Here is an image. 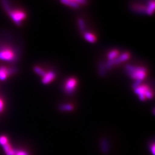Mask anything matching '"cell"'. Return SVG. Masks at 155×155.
<instances>
[{"label":"cell","instance_id":"52a82bcc","mask_svg":"<svg viewBox=\"0 0 155 155\" xmlns=\"http://www.w3.org/2000/svg\"><path fill=\"white\" fill-rule=\"evenodd\" d=\"M56 77V73L54 71H50L46 72L45 76L42 78L41 82L44 84H48L52 82Z\"/></svg>","mask_w":155,"mask_h":155},{"label":"cell","instance_id":"9a60e30c","mask_svg":"<svg viewBox=\"0 0 155 155\" xmlns=\"http://www.w3.org/2000/svg\"><path fill=\"white\" fill-rule=\"evenodd\" d=\"M33 70L34 72L41 77H43L45 76V73H46V71H45L43 68H40L39 66L34 67Z\"/></svg>","mask_w":155,"mask_h":155},{"label":"cell","instance_id":"ac0fdd59","mask_svg":"<svg viewBox=\"0 0 155 155\" xmlns=\"http://www.w3.org/2000/svg\"><path fill=\"white\" fill-rule=\"evenodd\" d=\"M141 84H142V81H135L132 84V88L133 89H135L137 87L140 86Z\"/></svg>","mask_w":155,"mask_h":155},{"label":"cell","instance_id":"e0dca14e","mask_svg":"<svg viewBox=\"0 0 155 155\" xmlns=\"http://www.w3.org/2000/svg\"><path fill=\"white\" fill-rule=\"evenodd\" d=\"M1 4H2V5L3 6L4 9L7 13L11 10V5H10V4H9V2L8 1H6V0L2 1H1Z\"/></svg>","mask_w":155,"mask_h":155},{"label":"cell","instance_id":"5b68a950","mask_svg":"<svg viewBox=\"0 0 155 155\" xmlns=\"http://www.w3.org/2000/svg\"><path fill=\"white\" fill-rule=\"evenodd\" d=\"M0 60L12 62L16 60V55L12 50L4 48L0 50Z\"/></svg>","mask_w":155,"mask_h":155},{"label":"cell","instance_id":"7c38bea8","mask_svg":"<svg viewBox=\"0 0 155 155\" xmlns=\"http://www.w3.org/2000/svg\"><path fill=\"white\" fill-rule=\"evenodd\" d=\"M59 109L62 111H72L74 107L70 104H62L59 106Z\"/></svg>","mask_w":155,"mask_h":155},{"label":"cell","instance_id":"8fae6325","mask_svg":"<svg viewBox=\"0 0 155 155\" xmlns=\"http://www.w3.org/2000/svg\"><path fill=\"white\" fill-rule=\"evenodd\" d=\"M155 3L154 1H149L148 4L146 8L145 13L148 15H152L155 11Z\"/></svg>","mask_w":155,"mask_h":155},{"label":"cell","instance_id":"9c48e42d","mask_svg":"<svg viewBox=\"0 0 155 155\" xmlns=\"http://www.w3.org/2000/svg\"><path fill=\"white\" fill-rule=\"evenodd\" d=\"M61 2L64 5L68 6L72 8L77 9L79 8L80 5L77 3L76 0H62L61 1Z\"/></svg>","mask_w":155,"mask_h":155},{"label":"cell","instance_id":"2e32d148","mask_svg":"<svg viewBox=\"0 0 155 155\" xmlns=\"http://www.w3.org/2000/svg\"><path fill=\"white\" fill-rule=\"evenodd\" d=\"M78 27L80 29V31L84 33L85 32V29H86V24L85 22L83 20L82 18H79L78 20Z\"/></svg>","mask_w":155,"mask_h":155},{"label":"cell","instance_id":"8992f818","mask_svg":"<svg viewBox=\"0 0 155 155\" xmlns=\"http://www.w3.org/2000/svg\"><path fill=\"white\" fill-rule=\"evenodd\" d=\"M77 86V80L74 78H69L67 79L64 86V90L68 95H71L75 91Z\"/></svg>","mask_w":155,"mask_h":155},{"label":"cell","instance_id":"4fadbf2b","mask_svg":"<svg viewBox=\"0 0 155 155\" xmlns=\"http://www.w3.org/2000/svg\"><path fill=\"white\" fill-rule=\"evenodd\" d=\"M107 69L106 67L105 63L104 62H100L98 66V72L101 77H105L106 75Z\"/></svg>","mask_w":155,"mask_h":155},{"label":"cell","instance_id":"277c9868","mask_svg":"<svg viewBox=\"0 0 155 155\" xmlns=\"http://www.w3.org/2000/svg\"><path fill=\"white\" fill-rule=\"evenodd\" d=\"M129 57H130V54L128 52H124L121 55L118 56L114 60L107 61L105 63L107 70H110L115 65L120 64L124 61H127L129 59Z\"/></svg>","mask_w":155,"mask_h":155},{"label":"cell","instance_id":"44dd1931","mask_svg":"<svg viewBox=\"0 0 155 155\" xmlns=\"http://www.w3.org/2000/svg\"><path fill=\"white\" fill-rule=\"evenodd\" d=\"M4 108V102L2 101V100L0 99V113H1Z\"/></svg>","mask_w":155,"mask_h":155},{"label":"cell","instance_id":"7a4b0ae2","mask_svg":"<svg viewBox=\"0 0 155 155\" xmlns=\"http://www.w3.org/2000/svg\"><path fill=\"white\" fill-rule=\"evenodd\" d=\"M133 90L141 101H145L147 99L151 100L153 97V91L147 85L141 84L139 87L133 89Z\"/></svg>","mask_w":155,"mask_h":155},{"label":"cell","instance_id":"3957f363","mask_svg":"<svg viewBox=\"0 0 155 155\" xmlns=\"http://www.w3.org/2000/svg\"><path fill=\"white\" fill-rule=\"evenodd\" d=\"M9 17L11 18L13 21L15 22L17 25L20 26L22 24V21L26 18L27 15L25 13L20 10H11L8 12Z\"/></svg>","mask_w":155,"mask_h":155},{"label":"cell","instance_id":"30bf717a","mask_svg":"<svg viewBox=\"0 0 155 155\" xmlns=\"http://www.w3.org/2000/svg\"><path fill=\"white\" fill-rule=\"evenodd\" d=\"M83 37L84 39L87 41L89 43H94L96 42V37L94 36L93 33H90L89 32H84L83 33Z\"/></svg>","mask_w":155,"mask_h":155},{"label":"cell","instance_id":"ffe728a7","mask_svg":"<svg viewBox=\"0 0 155 155\" xmlns=\"http://www.w3.org/2000/svg\"><path fill=\"white\" fill-rule=\"evenodd\" d=\"M76 1L77 2L78 4L80 6L81 5H84V4H87V1H84V0H76Z\"/></svg>","mask_w":155,"mask_h":155},{"label":"cell","instance_id":"6da1fadb","mask_svg":"<svg viewBox=\"0 0 155 155\" xmlns=\"http://www.w3.org/2000/svg\"><path fill=\"white\" fill-rule=\"evenodd\" d=\"M126 73L129 77L135 81H142L147 76V69L144 67L127 64L125 67Z\"/></svg>","mask_w":155,"mask_h":155},{"label":"cell","instance_id":"ba28073f","mask_svg":"<svg viewBox=\"0 0 155 155\" xmlns=\"http://www.w3.org/2000/svg\"><path fill=\"white\" fill-rule=\"evenodd\" d=\"M9 76L8 68L4 66L0 67V81H4Z\"/></svg>","mask_w":155,"mask_h":155},{"label":"cell","instance_id":"5bb4252c","mask_svg":"<svg viewBox=\"0 0 155 155\" xmlns=\"http://www.w3.org/2000/svg\"><path fill=\"white\" fill-rule=\"evenodd\" d=\"M119 56V52L118 50H113L110 51L107 54L108 61H112L115 59Z\"/></svg>","mask_w":155,"mask_h":155},{"label":"cell","instance_id":"d6986e66","mask_svg":"<svg viewBox=\"0 0 155 155\" xmlns=\"http://www.w3.org/2000/svg\"><path fill=\"white\" fill-rule=\"evenodd\" d=\"M8 70H9V75L14 74L17 72L16 68H8Z\"/></svg>","mask_w":155,"mask_h":155}]
</instances>
